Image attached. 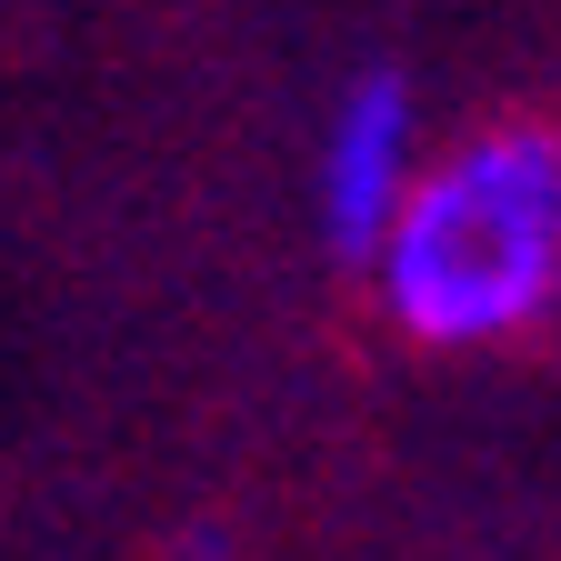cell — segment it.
Listing matches in <instances>:
<instances>
[{"instance_id": "1", "label": "cell", "mask_w": 561, "mask_h": 561, "mask_svg": "<svg viewBox=\"0 0 561 561\" xmlns=\"http://www.w3.org/2000/svg\"><path fill=\"white\" fill-rule=\"evenodd\" d=\"M381 321L421 351H491L561 311V130L481 121L421 161L391 241L362 261Z\"/></svg>"}, {"instance_id": "2", "label": "cell", "mask_w": 561, "mask_h": 561, "mask_svg": "<svg viewBox=\"0 0 561 561\" xmlns=\"http://www.w3.org/2000/svg\"><path fill=\"white\" fill-rule=\"evenodd\" d=\"M421 111H411V81L401 70H362L331 121H321V151H311V221L341 261H371L401 221V201L421 181Z\"/></svg>"}]
</instances>
